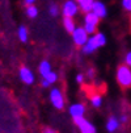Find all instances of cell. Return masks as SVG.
I'll list each match as a JSON object with an SVG mask.
<instances>
[{
	"label": "cell",
	"mask_w": 131,
	"mask_h": 133,
	"mask_svg": "<svg viewBox=\"0 0 131 133\" xmlns=\"http://www.w3.org/2000/svg\"><path fill=\"white\" fill-rule=\"evenodd\" d=\"M125 63L131 67V51H128V53L125 55Z\"/></svg>",
	"instance_id": "44dd1931"
},
{
	"label": "cell",
	"mask_w": 131,
	"mask_h": 133,
	"mask_svg": "<svg viewBox=\"0 0 131 133\" xmlns=\"http://www.w3.org/2000/svg\"><path fill=\"white\" fill-rule=\"evenodd\" d=\"M88 77H89L90 79H93V77H95V72H93V69H89V70H88Z\"/></svg>",
	"instance_id": "cb8c5ba5"
},
{
	"label": "cell",
	"mask_w": 131,
	"mask_h": 133,
	"mask_svg": "<svg viewBox=\"0 0 131 133\" xmlns=\"http://www.w3.org/2000/svg\"><path fill=\"white\" fill-rule=\"evenodd\" d=\"M92 12L95 13L96 16H98L100 18H104L107 16V9H106V5L101 2H95L92 5Z\"/></svg>",
	"instance_id": "ba28073f"
},
{
	"label": "cell",
	"mask_w": 131,
	"mask_h": 133,
	"mask_svg": "<svg viewBox=\"0 0 131 133\" xmlns=\"http://www.w3.org/2000/svg\"><path fill=\"white\" fill-rule=\"evenodd\" d=\"M20 79L26 84H33L34 83V74L30 71V69L24 66L20 69Z\"/></svg>",
	"instance_id": "9c48e42d"
},
{
	"label": "cell",
	"mask_w": 131,
	"mask_h": 133,
	"mask_svg": "<svg viewBox=\"0 0 131 133\" xmlns=\"http://www.w3.org/2000/svg\"><path fill=\"white\" fill-rule=\"evenodd\" d=\"M92 105L96 107V108H100L102 105V98L100 95H95V96H92Z\"/></svg>",
	"instance_id": "e0dca14e"
},
{
	"label": "cell",
	"mask_w": 131,
	"mask_h": 133,
	"mask_svg": "<svg viewBox=\"0 0 131 133\" xmlns=\"http://www.w3.org/2000/svg\"><path fill=\"white\" fill-rule=\"evenodd\" d=\"M78 11H79V3L75 2V0H66V2L63 3V7H62L63 16L73 17V16H76Z\"/></svg>",
	"instance_id": "5b68a950"
},
{
	"label": "cell",
	"mask_w": 131,
	"mask_h": 133,
	"mask_svg": "<svg viewBox=\"0 0 131 133\" xmlns=\"http://www.w3.org/2000/svg\"><path fill=\"white\" fill-rule=\"evenodd\" d=\"M119 120H117V117H110L109 120H107V123H106V129H107V132H110V133H113V132H115L118 128H119Z\"/></svg>",
	"instance_id": "8fae6325"
},
{
	"label": "cell",
	"mask_w": 131,
	"mask_h": 133,
	"mask_svg": "<svg viewBox=\"0 0 131 133\" xmlns=\"http://www.w3.org/2000/svg\"><path fill=\"white\" fill-rule=\"evenodd\" d=\"M26 15H28V17L34 18V17H37V15H38V9H37L35 5L30 4V5H28V8H26Z\"/></svg>",
	"instance_id": "9a60e30c"
},
{
	"label": "cell",
	"mask_w": 131,
	"mask_h": 133,
	"mask_svg": "<svg viewBox=\"0 0 131 133\" xmlns=\"http://www.w3.org/2000/svg\"><path fill=\"white\" fill-rule=\"evenodd\" d=\"M50 71H51V65L47 61H42L40 63V74L42 75V78H45Z\"/></svg>",
	"instance_id": "5bb4252c"
},
{
	"label": "cell",
	"mask_w": 131,
	"mask_h": 133,
	"mask_svg": "<svg viewBox=\"0 0 131 133\" xmlns=\"http://www.w3.org/2000/svg\"><path fill=\"white\" fill-rule=\"evenodd\" d=\"M41 84H42V87H43V88H47V87H50V84H51V83H50L46 78H43V79H42V82H41Z\"/></svg>",
	"instance_id": "7402d4cb"
},
{
	"label": "cell",
	"mask_w": 131,
	"mask_h": 133,
	"mask_svg": "<svg viewBox=\"0 0 131 133\" xmlns=\"http://www.w3.org/2000/svg\"><path fill=\"white\" fill-rule=\"evenodd\" d=\"M45 78H46V79H47V81H49L51 84H52V83H55V82L58 81V74H57V72H54V71L51 70V71L46 75V77H45Z\"/></svg>",
	"instance_id": "ac0fdd59"
},
{
	"label": "cell",
	"mask_w": 131,
	"mask_h": 133,
	"mask_svg": "<svg viewBox=\"0 0 131 133\" xmlns=\"http://www.w3.org/2000/svg\"><path fill=\"white\" fill-rule=\"evenodd\" d=\"M83 81H84V75L83 74H78L76 75V82L78 83H83Z\"/></svg>",
	"instance_id": "603a6c76"
},
{
	"label": "cell",
	"mask_w": 131,
	"mask_h": 133,
	"mask_svg": "<svg viewBox=\"0 0 131 133\" xmlns=\"http://www.w3.org/2000/svg\"><path fill=\"white\" fill-rule=\"evenodd\" d=\"M122 7L125 11L131 12V0H122Z\"/></svg>",
	"instance_id": "ffe728a7"
},
{
	"label": "cell",
	"mask_w": 131,
	"mask_h": 133,
	"mask_svg": "<svg viewBox=\"0 0 131 133\" xmlns=\"http://www.w3.org/2000/svg\"><path fill=\"white\" fill-rule=\"evenodd\" d=\"M50 100H51V104L54 105V108H57V109H62L64 107V98H63V95H62L59 88H52L51 90Z\"/></svg>",
	"instance_id": "8992f818"
},
{
	"label": "cell",
	"mask_w": 131,
	"mask_h": 133,
	"mask_svg": "<svg viewBox=\"0 0 131 133\" xmlns=\"http://www.w3.org/2000/svg\"><path fill=\"white\" fill-rule=\"evenodd\" d=\"M85 113V107L80 103H76V104H72L70 107V115L73 117V119H78V117H83Z\"/></svg>",
	"instance_id": "30bf717a"
},
{
	"label": "cell",
	"mask_w": 131,
	"mask_h": 133,
	"mask_svg": "<svg viewBox=\"0 0 131 133\" xmlns=\"http://www.w3.org/2000/svg\"><path fill=\"white\" fill-rule=\"evenodd\" d=\"M49 12H50V16H52V17L58 16V13H59L58 5H55V4H51V5H50V8H49Z\"/></svg>",
	"instance_id": "d6986e66"
},
{
	"label": "cell",
	"mask_w": 131,
	"mask_h": 133,
	"mask_svg": "<svg viewBox=\"0 0 131 133\" xmlns=\"http://www.w3.org/2000/svg\"><path fill=\"white\" fill-rule=\"evenodd\" d=\"M18 38L22 42L28 41V29L25 26H20V29H18Z\"/></svg>",
	"instance_id": "2e32d148"
},
{
	"label": "cell",
	"mask_w": 131,
	"mask_h": 133,
	"mask_svg": "<svg viewBox=\"0 0 131 133\" xmlns=\"http://www.w3.org/2000/svg\"><path fill=\"white\" fill-rule=\"evenodd\" d=\"M106 44V37L104 33H95L92 37H89L88 41L85 42L83 51L85 54H90L93 51H96L98 48H102Z\"/></svg>",
	"instance_id": "6da1fadb"
},
{
	"label": "cell",
	"mask_w": 131,
	"mask_h": 133,
	"mask_svg": "<svg viewBox=\"0 0 131 133\" xmlns=\"http://www.w3.org/2000/svg\"><path fill=\"white\" fill-rule=\"evenodd\" d=\"M75 124L78 125V128L80 129L81 133H96V128L90 121H88L87 119L83 117H78V119H73Z\"/></svg>",
	"instance_id": "52a82bcc"
},
{
	"label": "cell",
	"mask_w": 131,
	"mask_h": 133,
	"mask_svg": "<svg viewBox=\"0 0 131 133\" xmlns=\"http://www.w3.org/2000/svg\"><path fill=\"white\" fill-rule=\"evenodd\" d=\"M76 2L79 3L81 11H84V12H90V11H92V5H93V3H95V0H76Z\"/></svg>",
	"instance_id": "4fadbf2b"
},
{
	"label": "cell",
	"mask_w": 131,
	"mask_h": 133,
	"mask_svg": "<svg viewBox=\"0 0 131 133\" xmlns=\"http://www.w3.org/2000/svg\"><path fill=\"white\" fill-rule=\"evenodd\" d=\"M117 82L121 87L123 88H130L131 87V69L127 65H122L118 67L117 74H115Z\"/></svg>",
	"instance_id": "7a4b0ae2"
},
{
	"label": "cell",
	"mask_w": 131,
	"mask_h": 133,
	"mask_svg": "<svg viewBox=\"0 0 131 133\" xmlns=\"http://www.w3.org/2000/svg\"><path fill=\"white\" fill-rule=\"evenodd\" d=\"M63 26H64V29L68 33H72L75 30V28H76V24H75V21H73V17H66L64 16V18H63Z\"/></svg>",
	"instance_id": "7c38bea8"
},
{
	"label": "cell",
	"mask_w": 131,
	"mask_h": 133,
	"mask_svg": "<svg viewBox=\"0 0 131 133\" xmlns=\"http://www.w3.org/2000/svg\"><path fill=\"white\" fill-rule=\"evenodd\" d=\"M43 133H55V132H52V130H50V129H47L46 132H43Z\"/></svg>",
	"instance_id": "4316f807"
},
{
	"label": "cell",
	"mask_w": 131,
	"mask_h": 133,
	"mask_svg": "<svg viewBox=\"0 0 131 133\" xmlns=\"http://www.w3.org/2000/svg\"><path fill=\"white\" fill-rule=\"evenodd\" d=\"M119 121H121V123H127V116H126V115H122L121 119H119Z\"/></svg>",
	"instance_id": "d4e9b609"
},
{
	"label": "cell",
	"mask_w": 131,
	"mask_h": 133,
	"mask_svg": "<svg viewBox=\"0 0 131 133\" xmlns=\"http://www.w3.org/2000/svg\"><path fill=\"white\" fill-rule=\"evenodd\" d=\"M98 20H100V17L96 16L92 11L87 12V15L84 17V28L88 32V34H95L96 33V28L98 25Z\"/></svg>",
	"instance_id": "3957f363"
},
{
	"label": "cell",
	"mask_w": 131,
	"mask_h": 133,
	"mask_svg": "<svg viewBox=\"0 0 131 133\" xmlns=\"http://www.w3.org/2000/svg\"><path fill=\"white\" fill-rule=\"evenodd\" d=\"M72 34V40H73V42L76 44L78 46H84L85 45V42L88 41V38H89V34H88V32L85 30V28L83 26H76L75 28V30L71 33Z\"/></svg>",
	"instance_id": "277c9868"
},
{
	"label": "cell",
	"mask_w": 131,
	"mask_h": 133,
	"mask_svg": "<svg viewBox=\"0 0 131 133\" xmlns=\"http://www.w3.org/2000/svg\"><path fill=\"white\" fill-rule=\"evenodd\" d=\"M34 2H35V0H25V4L30 5V4H34Z\"/></svg>",
	"instance_id": "484cf974"
}]
</instances>
